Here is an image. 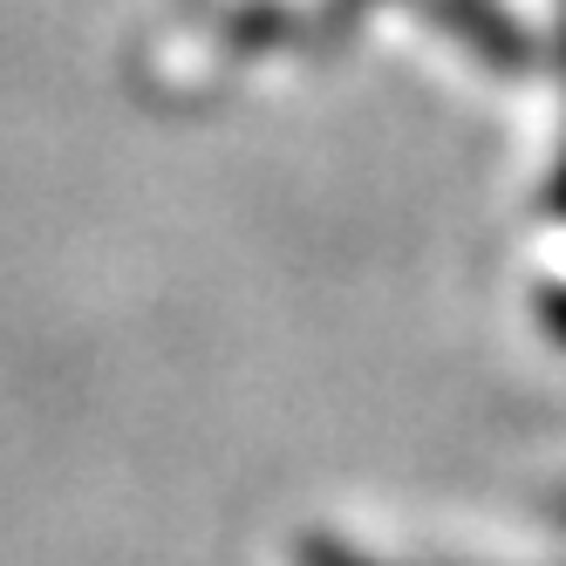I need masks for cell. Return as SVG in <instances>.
I'll return each mask as SVG.
<instances>
[{"label": "cell", "mask_w": 566, "mask_h": 566, "mask_svg": "<svg viewBox=\"0 0 566 566\" xmlns=\"http://www.w3.org/2000/svg\"><path fill=\"white\" fill-rule=\"evenodd\" d=\"M546 328L566 342V294H553V301H546Z\"/></svg>", "instance_id": "6da1fadb"}]
</instances>
